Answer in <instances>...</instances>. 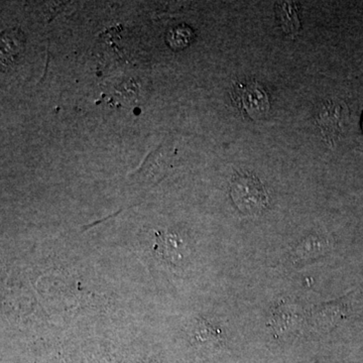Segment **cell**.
<instances>
[{"mask_svg":"<svg viewBox=\"0 0 363 363\" xmlns=\"http://www.w3.org/2000/svg\"><path fill=\"white\" fill-rule=\"evenodd\" d=\"M193 39H194V33L192 28L185 25L176 26L168 33V43L175 50L187 47Z\"/></svg>","mask_w":363,"mask_h":363,"instance_id":"obj_5","label":"cell"},{"mask_svg":"<svg viewBox=\"0 0 363 363\" xmlns=\"http://www.w3.org/2000/svg\"><path fill=\"white\" fill-rule=\"evenodd\" d=\"M325 248L324 241L319 238L315 236H310L302 241L297 248L298 259L302 260H308L314 259V257H319Z\"/></svg>","mask_w":363,"mask_h":363,"instance_id":"obj_4","label":"cell"},{"mask_svg":"<svg viewBox=\"0 0 363 363\" xmlns=\"http://www.w3.org/2000/svg\"><path fill=\"white\" fill-rule=\"evenodd\" d=\"M277 18L284 32L288 35H297L300 30V21H298L296 6L292 4H277Z\"/></svg>","mask_w":363,"mask_h":363,"instance_id":"obj_3","label":"cell"},{"mask_svg":"<svg viewBox=\"0 0 363 363\" xmlns=\"http://www.w3.org/2000/svg\"><path fill=\"white\" fill-rule=\"evenodd\" d=\"M231 97L236 106L255 121L262 118L269 111L267 91L257 82L238 83L234 86Z\"/></svg>","mask_w":363,"mask_h":363,"instance_id":"obj_2","label":"cell"},{"mask_svg":"<svg viewBox=\"0 0 363 363\" xmlns=\"http://www.w3.org/2000/svg\"><path fill=\"white\" fill-rule=\"evenodd\" d=\"M362 131H363V116H362Z\"/></svg>","mask_w":363,"mask_h":363,"instance_id":"obj_6","label":"cell"},{"mask_svg":"<svg viewBox=\"0 0 363 363\" xmlns=\"http://www.w3.org/2000/svg\"><path fill=\"white\" fill-rule=\"evenodd\" d=\"M230 195L236 207L247 215L262 213L269 203V195L264 184L252 174L234 175L230 184Z\"/></svg>","mask_w":363,"mask_h":363,"instance_id":"obj_1","label":"cell"}]
</instances>
